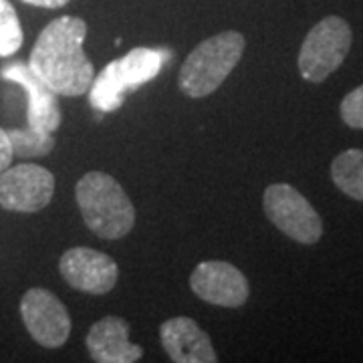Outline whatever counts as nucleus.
I'll return each instance as SVG.
<instances>
[{"label": "nucleus", "mask_w": 363, "mask_h": 363, "mask_svg": "<svg viewBox=\"0 0 363 363\" xmlns=\"http://www.w3.org/2000/svg\"><path fill=\"white\" fill-rule=\"evenodd\" d=\"M262 206L267 218L289 238L301 245H315L323 234V220L311 202L289 184H271Z\"/></svg>", "instance_id": "nucleus-6"}, {"label": "nucleus", "mask_w": 363, "mask_h": 363, "mask_svg": "<svg viewBox=\"0 0 363 363\" xmlns=\"http://www.w3.org/2000/svg\"><path fill=\"white\" fill-rule=\"evenodd\" d=\"M55 176L37 164H18L0 172V206L11 212H39L49 206Z\"/></svg>", "instance_id": "nucleus-7"}, {"label": "nucleus", "mask_w": 363, "mask_h": 363, "mask_svg": "<svg viewBox=\"0 0 363 363\" xmlns=\"http://www.w3.org/2000/svg\"><path fill=\"white\" fill-rule=\"evenodd\" d=\"M166 59V51L138 47L125 57L111 61L99 77L93 79L89 87V104L104 113L116 111L123 105L131 91L156 77Z\"/></svg>", "instance_id": "nucleus-4"}, {"label": "nucleus", "mask_w": 363, "mask_h": 363, "mask_svg": "<svg viewBox=\"0 0 363 363\" xmlns=\"http://www.w3.org/2000/svg\"><path fill=\"white\" fill-rule=\"evenodd\" d=\"M247 40L236 30H224L202 40L184 61L180 71V89L200 99L220 87L242 59Z\"/></svg>", "instance_id": "nucleus-3"}, {"label": "nucleus", "mask_w": 363, "mask_h": 363, "mask_svg": "<svg viewBox=\"0 0 363 363\" xmlns=\"http://www.w3.org/2000/svg\"><path fill=\"white\" fill-rule=\"evenodd\" d=\"M13 157V145H11V140H9V133H6V130L0 128V172L11 166Z\"/></svg>", "instance_id": "nucleus-18"}, {"label": "nucleus", "mask_w": 363, "mask_h": 363, "mask_svg": "<svg viewBox=\"0 0 363 363\" xmlns=\"http://www.w3.org/2000/svg\"><path fill=\"white\" fill-rule=\"evenodd\" d=\"M190 286L198 297L216 307H242L250 289L247 277L226 260H204L190 274Z\"/></svg>", "instance_id": "nucleus-9"}, {"label": "nucleus", "mask_w": 363, "mask_h": 363, "mask_svg": "<svg viewBox=\"0 0 363 363\" xmlns=\"http://www.w3.org/2000/svg\"><path fill=\"white\" fill-rule=\"evenodd\" d=\"M331 180L343 194L363 202V150H345L331 164Z\"/></svg>", "instance_id": "nucleus-14"}, {"label": "nucleus", "mask_w": 363, "mask_h": 363, "mask_svg": "<svg viewBox=\"0 0 363 363\" xmlns=\"http://www.w3.org/2000/svg\"><path fill=\"white\" fill-rule=\"evenodd\" d=\"M85 345L91 359L97 363H133L143 355L142 347L130 341V323L113 315L91 327Z\"/></svg>", "instance_id": "nucleus-13"}, {"label": "nucleus", "mask_w": 363, "mask_h": 363, "mask_svg": "<svg viewBox=\"0 0 363 363\" xmlns=\"http://www.w3.org/2000/svg\"><path fill=\"white\" fill-rule=\"evenodd\" d=\"M75 198L83 220L91 233L99 238H123L135 224V210L131 200L109 174H85L75 186Z\"/></svg>", "instance_id": "nucleus-2"}, {"label": "nucleus", "mask_w": 363, "mask_h": 363, "mask_svg": "<svg viewBox=\"0 0 363 363\" xmlns=\"http://www.w3.org/2000/svg\"><path fill=\"white\" fill-rule=\"evenodd\" d=\"M21 317L26 331L43 347L57 350L71 333L67 307L47 289H28L21 301Z\"/></svg>", "instance_id": "nucleus-8"}, {"label": "nucleus", "mask_w": 363, "mask_h": 363, "mask_svg": "<svg viewBox=\"0 0 363 363\" xmlns=\"http://www.w3.org/2000/svg\"><path fill=\"white\" fill-rule=\"evenodd\" d=\"M13 145V154L18 157H43L55 147V135L37 128H14L6 130Z\"/></svg>", "instance_id": "nucleus-15"}, {"label": "nucleus", "mask_w": 363, "mask_h": 363, "mask_svg": "<svg viewBox=\"0 0 363 363\" xmlns=\"http://www.w3.org/2000/svg\"><path fill=\"white\" fill-rule=\"evenodd\" d=\"M0 77L4 81L21 85L26 91V97H28L26 121H28L30 128L49 131V133H55V130H59V125H61V107H59L57 93L47 83H43L30 71V67L23 63V61H14V63H9L0 71Z\"/></svg>", "instance_id": "nucleus-11"}, {"label": "nucleus", "mask_w": 363, "mask_h": 363, "mask_svg": "<svg viewBox=\"0 0 363 363\" xmlns=\"http://www.w3.org/2000/svg\"><path fill=\"white\" fill-rule=\"evenodd\" d=\"M162 345L176 363H216L218 355L208 333L190 317H174L160 327Z\"/></svg>", "instance_id": "nucleus-12"}, {"label": "nucleus", "mask_w": 363, "mask_h": 363, "mask_svg": "<svg viewBox=\"0 0 363 363\" xmlns=\"http://www.w3.org/2000/svg\"><path fill=\"white\" fill-rule=\"evenodd\" d=\"M23 2L33 4V6H40V9H61L69 0H23Z\"/></svg>", "instance_id": "nucleus-19"}, {"label": "nucleus", "mask_w": 363, "mask_h": 363, "mask_svg": "<svg viewBox=\"0 0 363 363\" xmlns=\"http://www.w3.org/2000/svg\"><path fill=\"white\" fill-rule=\"evenodd\" d=\"M341 119L353 130H363V85L343 97Z\"/></svg>", "instance_id": "nucleus-17"}, {"label": "nucleus", "mask_w": 363, "mask_h": 363, "mask_svg": "<svg viewBox=\"0 0 363 363\" xmlns=\"http://www.w3.org/2000/svg\"><path fill=\"white\" fill-rule=\"evenodd\" d=\"M351 26L341 16H325L307 33L298 51V73L305 81L321 83L343 65L351 49Z\"/></svg>", "instance_id": "nucleus-5"}, {"label": "nucleus", "mask_w": 363, "mask_h": 363, "mask_svg": "<svg viewBox=\"0 0 363 363\" xmlns=\"http://www.w3.org/2000/svg\"><path fill=\"white\" fill-rule=\"evenodd\" d=\"M87 25L79 16H59L43 28L33 47L28 67L57 95L77 97L87 93L95 67L85 55Z\"/></svg>", "instance_id": "nucleus-1"}, {"label": "nucleus", "mask_w": 363, "mask_h": 363, "mask_svg": "<svg viewBox=\"0 0 363 363\" xmlns=\"http://www.w3.org/2000/svg\"><path fill=\"white\" fill-rule=\"evenodd\" d=\"M23 26L9 0H0V57H11L23 47Z\"/></svg>", "instance_id": "nucleus-16"}, {"label": "nucleus", "mask_w": 363, "mask_h": 363, "mask_svg": "<svg viewBox=\"0 0 363 363\" xmlns=\"http://www.w3.org/2000/svg\"><path fill=\"white\" fill-rule=\"evenodd\" d=\"M59 271L73 289L89 295L109 293L119 277L116 260L87 247L69 248L59 260Z\"/></svg>", "instance_id": "nucleus-10"}]
</instances>
